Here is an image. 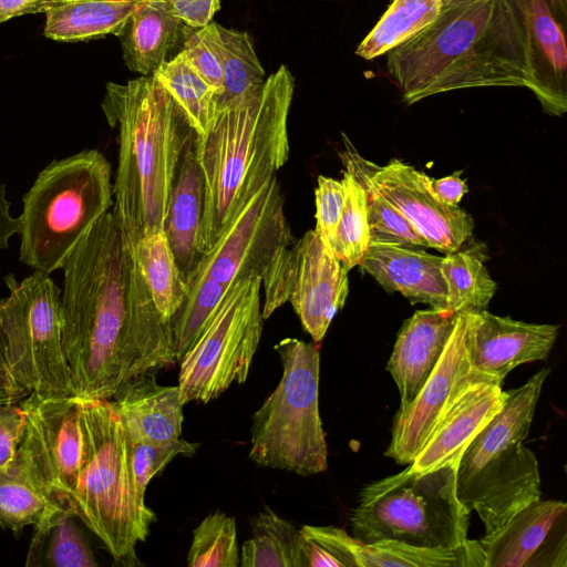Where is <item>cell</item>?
I'll return each mask as SVG.
<instances>
[{
  "label": "cell",
  "instance_id": "1",
  "mask_svg": "<svg viewBox=\"0 0 567 567\" xmlns=\"http://www.w3.org/2000/svg\"><path fill=\"white\" fill-rule=\"evenodd\" d=\"M61 269L62 344L76 396L110 400L135 377L177 362L169 322L155 308L112 212Z\"/></svg>",
  "mask_w": 567,
  "mask_h": 567
},
{
  "label": "cell",
  "instance_id": "2",
  "mask_svg": "<svg viewBox=\"0 0 567 567\" xmlns=\"http://www.w3.org/2000/svg\"><path fill=\"white\" fill-rule=\"evenodd\" d=\"M386 72L406 104L450 91L535 89L525 0H451L436 20L391 50Z\"/></svg>",
  "mask_w": 567,
  "mask_h": 567
},
{
  "label": "cell",
  "instance_id": "3",
  "mask_svg": "<svg viewBox=\"0 0 567 567\" xmlns=\"http://www.w3.org/2000/svg\"><path fill=\"white\" fill-rule=\"evenodd\" d=\"M295 78L282 64L264 84L220 109L195 155L204 181L202 255L289 158L288 114Z\"/></svg>",
  "mask_w": 567,
  "mask_h": 567
},
{
  "label": "cell",
  "instance_id": "4",
  "mask_svg": "<svg viewBox=\"0 0 567 567\" xmlns=\"http://www.w3.org/2000/svg\"><path fill=\"white\" fill-rule=\"evenodd\" d=\"M109 125L118 131L113 215L131 250L164 230L183 145L192 130L154 75L109 82L102 101Z\"/></svg>",
  "mask_w": 567,
  "mask_h": 567
},
{
  "label": "cell",
  "instance_id": "5",
  "mask_svg": "<svg viewBox=\"0 0 567 567\" xmlns=\"http://www.w3.org/2000/svg\"><path fill=\"white\" fill-rule=\"evenodd\" d=\"M549 372L544 368L522 386L507 390L502 410L475 435L458 461L456 496L467 512L478 514L485 536L540 498L538 461L524 441Z\"/></svg>",
  "mask_w": 567,
  "mask_h": 567
},
{
  "label": "cell",
  "instance_id": "6",
  "mask_svg": "<svg viewBox=\"0 0 567 567\" xmlns=\"http://www.w3.org/2000/svg\"><path fill=\"white\" fill-rule=\"evenodd\" d=\"M111 164L97 150L53 159L22 197L19 259L50 275L113 206Z\"/></svg>",
  "mask_w": 567,
  "mask_h": 567
},
{
  "label": "cell",
  "instance_id": "7",
  "mask_svg": "<svg viewBox=\"0 0 567 567\" xmlns=\"http://www.w3.org/2000/svg\"><path fill=\"white\" fill-rule=\"evenodd\" d=\"M82 400L85 452L73 511L118 564H138L136 544L156 519L135 488L121 422L110 400Z\"/></svg>",
  "mask_w": 567,
  "mask_h": 567
},
{
  "label": "cell",
  "instance_id": "8",
  "mask_svg": "<svg viewBox=\"0 0 567 567\" xmlns=\"http://www.w3.org/2000/svg\"><path fill=\"white\" fill-rule=\"evenodd\" d=\"M456 468L415 472L408 465L370 483L352 513V536L364 544L392 540L431 549L461 547L467 540L471 513L456 496Z\"/></svg>",
  "mask_w": 567,
  "mask_h": 567
},
{
  "label": "cell",
  "instance_id": "9",
  "mask_svg": "<svg viewBox=\"0 0 567 567\" xmlns=\"http://www.w3.org/2000/svg\"><path fill=\"white\" fill-rule=\"evenodd\" d=\"M274 349L282 377L251 416L249 458L302 476L322 473L328 468V449L319 413V348L285 338Z\"/></svg>",
  "mask_w": 567,
  "mask_h": 567
},
{
  "label": "cell",
  "instance_id": "10",
  "mask_svg": "<svg viewBox=\"0 0 567 567\" xmlns=\"http://www.w3.org/2000/svg\"><path fill=\"white\" fill-rule=\"evenodd\" d=\"M3 281L9 293L0 298V338L12 372L30 392L75 395L62 344L61 288L37 270Z\"/></svg>",
  "mask_w": 567,
  "mask_h": 567
},
{
  "label": "cell",
  "instance_id": "11",
  "mask_svg": "<svg viewBox=\"0 0 567 567\" xmlns=\"http://www.w3.org/2000/svg\"><path fill=\"white\" fill-rule=\"evenodd\" d=\"M261 279L235 281L198 338L178 361L184 404L207 403L246 381L262 332Z\"/></svg>",
  "mask_w": 567,
  "mask_h": 567
},
{
  "label": "cell",
  "instance_id": "12",
  "mask_svg": "<svg viewBox=\"0 0 567 567\" xmlns=\"http://www.w3.org/2000/svg\"><path fill=\"white\" fill-rule=\"evenodd\" d=\"M262 318L289 301L315 343L321 342L343 307L348 269L313 230L288 246L261 279Z\"/></svg>",
  "mask_w": 567,
  "mask_h": 567
},
{
  "label": "cell",
  "instance_id": "13",
  "mask_svg": "<svg viewBox=\"0 0 567 567\" xmlns=\"http://www.w3.org/2000/svg\"><path fill=\"white\" fill-rule=\"evenodd\" d=\"M19 405L24 426L18 452L44 493L73 509L85 452L81 398L31 392Z\"/></svg>",
  "mask_w": 567,
  "mask_h": 567
},
{
  "label": "cell",
  "instance_id": "14",
  "mask_svg": "<svg viewBox=\"0 0 567 567\" xmlns=\"http://www.w3.org/2000/svg\"><path fill=\"white\" fill-rule=\"evenodd\" d=\"M291 245L280 185L274 176L241 208L190 274L208 276L230 287L235 281L267 274Z\"/></svg>",
  "mask_w": 567,
  "mask_h": 567
},
{
  "label": "cell",
  "instance_id": "15",
  "mask_svg": "<svg viewBox=\"0 0 567 567\" xmlns=\"http://www.w3.org/2000/svg\"><path fill=\"white\" fill-rule=\"evenodd\" d=\"M467 339L468 312H460L436 367L413 401L399 406L394 415L385 456L398 464L413 462L439 419L465 388L480 381L495 382L472 370Z\"/></svg>",
  "mask_w": 567,
  "mask_h": 567
},
{
  "label": "cell",
  "instance_id": "16",
  "mask_svg": "<svg viewBox=\"0 0 567 567\" xmlns=\"http://www.w3.org/2000/svg\"><path fill=\"white\" fill-rule=\"evenodd\" d=\"M373 186L393 204L426 239L445 255L457 251L472 236L473 218L458 206L441 202L424 173L399 159L378 166L359 157Z\"/></svg>",
  "mask_w": 567,
  "mask_h": 567
},
{
  "label": "cell",
  "instance_id": "17",
  "mask_svg": "<svg viewBox=\"0 0 567 567\" xmlns=\"http://www.w3.org/2000/svg\"><path fill=\"white\" fill-rule=\"evenodd\" d=\"M567 505L542 498L478 540L485 567H566Z\"/></svg>",
  "mask_w": 567,
  "mask_h": 567
},
{
  "label": "cell",
  "instance_id": "18",
  "mask_svg": "<svg viewBox=\"0 0 567 567\" xmlns=\"http://www.w3.org/2000/svg\"><path fill=\"white\" fill-rule=\"evenodd\" d=\"M556 324L527 323L487 310L468 312V359L474 372L499 384L517 365L545 360L558 336Z\"/></svg>",
  "mask_w": 567,
  "mask_h": 567
},
{
  "label": "cell",
  "instance_id": "19",
  "mask_svg": "<svg viewBox=\"0 0 567 567\" xmlns=\"http://www.w3.org/2000/svg\"><path fill=\"white\" fill-rule=\"evenodd\" d=\"M506 398L507 391L496 382L480 381L465 388L439 419L409 467L426 472L457 465L467 445L502 410Z\"/></svg>",
  "mask_w": 567,
  "mask_h": 567
},
{
  "label": "cell",
  "instance_id": "20",
  "mask_svg": "<svg viewBox=\"0 0 567 567\" xmlns=\"http://www.w3.org/2000/svg\"><path fill=\"white\" fill-rule=\"evenodd\" d=\"M458 313L450 309L416 310L398 333L386 369L400 394V406L413 401L436 367Z\"/></svg>",
  "mask_w": 567,
  "mask_h": 567
},
{
  "label": "cell",
  "instance_id": "21",
  "mask_svg": "<svg viewBox=\"0 0 567 567\" xmlns=\"http://www.w3.org/2000/svg\"><path fill=\"white\" fill-rule=\"evenodd\" d=\"M110 402L125 437L156 444L181 437L184 403L178 385H161L155 375L141 374L123 385Z\"/></svg>",
  "mask_w": 567,
  "mask_h": 567
},
{
  "label": "cell",
  "instance_id": "22",
  "mask_svg": "<svg viewBox=\"0 0 567 567\" xmlns=\"http://www.w3.org/2000/svg\"><path fill=\"white\" fill-rule=\"evenodd\" d=\"M442 260L422 250L370 244L359 266L388 292H401L411 303L449 309Z\"/></svg>",
  "mask_w": 567,
  "mask_h": 567
},
{
  "label": "cell",
  "instance_id": "23",
  "mask_svg": "<svg viewBox=\"0 0 567 567\" xmlns=\"http://www.w3.org/2000/svg\"><path fill=\"white\" fill-rule=\"evenodd\" d=\"M195 132L185 138L171 193L165 234L186 282L202 257L199 228L204 207V181L195 155Z\"/></svg>",
  "mask_w": 567,
  "mask_h": 567
},
{
  "label": "cell",
  "instance_id": "24",
  "mask_svg": "<svg viewBox=\"0 0 567 567\" xmlns=\"http://www.w3.org/2000/svg\"><path fill=\"white\" fill-rule=\"evenodd\" d=\"M187 30L171 0H136L118 35L126 66L142 76L153 75L183 47Z\"/></svg>",
  "mask_w": 567,
  "mask_h": 567
},
{
  "label": "cell",
  "instance_id": "25",
  "mask_svg": "<svg viewBox=\"0 0 567 567\" xmlns=\"http://www.w3.org/2000/svg\"><path fill=\"white\" fill-rule=\"evenodd\" d=\"M536 83L533 91L543 110L561 116L567 110V51L564 33L545 0H525Z\"/></svg>",
  "mask_w": 567,
  "mask_h": 567
},
{
  "label": "cell",
  "instance_id": "26",
  "mask_svg": "<svg viewBox=\"0 0 567 567\" xmlns=\"http://www.w3.org/2000/svg\"><path fill=\"white\" fill-rule=\"evenodd\" d=\"M136 0H50L44 35L55 41H87L118 37Z\"/></svg>",
  "mask_w": 567,
  "mask_h": 567
},
{
  "label": "cell",
  "instance_id": "27",
  "mask_svg": "<svg viewBox=\"0 0 567 567\" xmlns=\"http://www.w3.org/2000/svg\"><path fill=\"white\" fill-rule=\"evenodd\" d=\"M74 511L56 504L33 526L27 567H96L92 549L75 523Z\"/></svg>",
  "mask_w": 567,
  "mask_h": 567
},
{
  "label": "cell",
  "instance_id": "28",
  "mask_svg": "<svg viewBox=\"0 0 567 567\" xmlns=\"http://www.w3.org/2000/svg\"><path fill=\"white\" fill-rule=\"evenodd\" d=\"M351 551L357 567H485L478 540H466L452 549H431L382 540L371 544L352 536Z\"/></svg>",
  "mask_w": 567,
  "mask_h": 567
},
{
  "label": "cell",
  "instance_id": "29",
  "mask_svg": "<svg viewBox=\"0 0 567 567\" xmlns=\"http://www.w3.org/2000/svg\"><path fill=\"white\" fill-rule=\"evenodd\" d=\"M128 252L138 267L155 308L169 322L186 297L187 286L165 230L143 236Z\"/></svg>",
  "mask_w": 567,
  "mask_h": 567
},
{
  "label": "cell",
  "instance_id": "30",
  "mask_svg": "<svg viewBox=\"0 0 567 567\" xmlns=\"http://www.w3.org/2000/svg\"><path fill=\"white\" fill-rule=\"evenodd\" d=\"M173 97L189 127L205 135L218 112L217 92L199 75L181 51L153 74Z\"/></svg>",
  "mask_w": 567,
  "mask_h": 567
},
{
  "label": "cell",
  "instance_id": "31",
  "mask_svg": "<svg viewBox=\"0 0 567 567\" xmlns=\"http://www.w3.org/2000/svg\"><path fill=\"white\" fill-rule=\"evenodd\" d=\"M252 537L243 544V567H305L300 529L268 507L254 517Z\"/></svg>",
  "mask_w": 567,
  "mask_h": 567
},
{
  "label": "cell",
  "instance_id": "32",
  "mask_svg": "<svg viewBox=\"0 0 567 567\" xmlns=\"http://www.w3.org/2000/svg\"><path fill=\"white\" fill-rule=\"evenodd\" d=\"M442 7V0H393L354 54L372 60L389 53L433 23Z\"/></svg>",
  "mask_w": 567,
  "mask_h": 567
},
{
  "label": "cell",
  "instance_id": "33",
  "mask_svg": "<svg viewBox=\"0 0 567 567\" xmlns=\"http://www.w3.org/2000/svg\"><path fill=\"white\" fill-rule=\"evenodd\" d=\"M55 505L17 451L12 463L0 470V526L18 534L38 524Z\"/></svg>",
  "mask_w": 567,
  "mask_h": 567
},
{
  "label": "cell",
  "instance_id": "34",
  "mask_svg": "<svg viewBox=\"0 0 567 567\" xmlns=\"http://www.w3.org/2000/svg\"><path fill=\"white\" fill-rule=\"evenodd\" d=\"M344 155L347 171L360 182L365 193L370 244L412 249L430 247L426 239L411 221L373 186L361 166L360 155L350 151Z\"/></svg>",
  "mask_w": 567,
  "mask_h": 567
},
{
  "label": "cell",
  "instance_id": "35",
  "mask_svg": "<svg viewBox=\"0 0 567 567\" xmlns=\"http://www.w3.org/2000/svg\"><path fill=\"white\" fill-rule=\"evenodd\" d=\"M442 274L450 310L457 313L487 310L496 282L476 254L457 250L445 255Z\"/></svg>",
  "mask_w": 567,
  "mask_h": 567
},
{
  "label": "cell",
  "instance_id": "36",
  "mask_svg": "<svg viewBox=\"0 0 567 567\" xmlns=\"http://www.w3.org/2000/svg\"><path fill=\"white\" fill-rule=\"evenodd\" d=\"M186 286V297L169 320L177 362L198 338L230 288L197 274L188 277Z\"/></svg>",
  "mask_w": 567,
  "mask_h": 567
},
{
  "label": "cell",
  "instance_id": "37",
  "mask_svg": "<svg viewBox=\"0 0 567 567\" xmlns=\"http://www.w3.org/2000/svg\"><path fill=\"white\" fill-rule=\"evenodd\" d=\"M218 31L224 79V91L218 97L220 109L261 86L266 78L248 32L228 29L219 23Z\"/></svg>",
  "mask_w": 567,
  "mask_h": 567
},
{
  "label": "cell",
  "instance_id": "38",
  "mask_svg": "<svg viewBox=\"0 0 567 567\" xmlns=\"http://www.w3.org/2000/svg\"><path fill=\"white\" fill-rule=\"evenodd\" d=\"M342 181L346 186V202L330 249L350 270L363 258L370 246V234L362 185L347 169Z\"/></svg>",
  "mask_w": 567,
  "mask_h": 567
},
{
  "label": "cell",
  "instance_id": "39",
  "mask_svg": "<svg viewBox=\"0 0 567 567\" xmlns=\"http://www.w3.org/2000/svg\"><path fill=\"white\" fill-rule=\"evenodd\" d=\"M187 565L189 567H237L240 565L234 517L217 511L199 523L193 532Z\"/></svg>",
  "mask_w": 567,
  "mask_h": 567
},
{
  "label": "cell",
  "instance_id": "40",
  "mask_svg": "<svg viewBox=\"0 0 567 567\" xmlns=\"http://www.w3.org/2000/svg\"><path fill=\"white\" fill-rule=\"evenodd\" d=\"M133 482L138 496L144 499L150 481L161 473L177 455L190 456L198 444L177 439L168 443H147L125 437Z\"/></svg>",
  "mask_w": 567,
  "mask_h": 567
},
{
  "label": "cell",
  "instance_id": "41",
  "mask_svg": "<svg viewBox=\"0 0 567 567\" xmlns=\"http://www.w3.org/2000/svg\"><path fill=\"white\" fill-rule=\"evenodd\" d=\"M305 567H357L350 549L352 535L336 526L300 528Z\"/></svg>",
  "mask_w": 567,
  "mask_h": 567
},
{
  "label": "cell",
  "instance_id": "42",
  "mask_svg": "<svg viewBox=\"0 0 567 567\" xmlns=\"http://www.w3.org/2000/svg\"><path fill=\"white\" fill-rule=\"evenodd\" d=\"M182 51L192 66L217 92L223 94V54L218 23L199 29L188 28Z\"/></svg>",
  "mask_w": 567,
  "mask_h": 567
},
{
  "label": "cell",
  "instance_id": "43",
  "mask_svg": "<svg viewBox=\"0 0 567 567\" xmlns=\"http://www.w3.org/2000/svg\"><path fill=\"white\" fill-rule=\"evenodd\" d=\"M315 195V231L330 248L346 202L344 183L343 181L320 175L318 176V185Z\"/></svg>",
  "mask_w": 567,
  "mask_h": 567
},
{
  "label": "cell",
  "instance_id": "44",
  "mask_svg": "<svg viewBox=\"0 0 567 567\" xmlns=\"http://www.w3.org/2000/svg\"><path fill=\"white\" fill-rule=\"evenodd\" d=\"M24 416L18 404L0 405V470L9 466L22 439Z\"/></svg>",
  "mask_w": 567,
  "mask_h": 567
},
{
  "label": "cell",
  "instance_id": "45",
  "mask_svg": "<svg viewBox=\"0 0 567 567\" xmlns=\"http://www.w3.org/2000/svg\"><path fill=\"white\" fill-rule=\"evenodd\" d=\"M177 18L190 29H199L212 22L220 9V0H171Z\"/></svg>",
  "mask_w": 567,
  "mask_h": 567
},
{
  "label": "cell",
  "instance_id": "46",
  "mask_svg": "<svg viewBox=\"0 0 567 567\" xmlns=\"http://www.w3.org/2000/svg\"><path fill=\"white\" fill-rule=\"evenodd\" d=\"M30 393L12 372L0 338V405L18 404Z\"/></svg>",
  "mask_w": 567,
  "mask_h": 567
},
{
  "label": "cell",
  "instance_id": "47",
  "mask_svg": "<svg viewBox=\"0 0 567 567\" xmlns=\"http://www.w3.org/2000/svg\"><path fill=\"white\" fill-rule=\"evenodd\" d=\"M431 188L435 196L449 206H457L467 192V186L458 172L443 178L431 179Z\"/></svg>",
  "mask_w": 567,
  "mask_h": 567
},
{
  "label": "cell",
  "instance_id": "48",
  "mask_svg": "<svg viewBox=\"0 0 567 567\" xmlns=\"http://www.w3.org/2000/svg\"><path fill=\"white\" fill-rule=\"evenodd\" d=\"M10 207L6 184L0 183V250L7 249L11 237L21 231L20 217L12 216Z\"/></svg>",
  "mask_w": 567,
  "mask_h": 567
},
{
  "label": "cell",
  "instance_id": "49",
  "mask_svg": "<svg viewBox=\"0 0 567 567\" xmlns=\"http://www.w3.org/2000/svg\"><path fill=\"white\" fill-rule=\"evenodd\" d=\"M50 0H0V23L14 17L44 12Z\"/></svg>",
  "mask_w": 567,
  "mask_h": 567
},
{
  "label": "cell",
  "instance_id": "50",
  "mask_svg": "<svg viewBox=\"0 0 567 567\" xmlns=\"http://www.w3.org/2000/svg\"><path fill=\"white\" fill-rule=\"evenodd\" d=\"M449 1H451V0H442L443 4L447 3Z\"/></svg>",
  "mask_w": 567,
  "mask_h": 567
}]
</instances>
